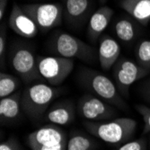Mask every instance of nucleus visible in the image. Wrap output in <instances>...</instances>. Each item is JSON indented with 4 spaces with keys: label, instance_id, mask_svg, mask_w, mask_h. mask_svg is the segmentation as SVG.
<instances>
[{
    "label": "nucleus",
    "instance_id": "1",
    "mask_svg": "<svg viewBox=\"0 0 150 150\" xmlns=\"http://www.w3.org/2000/svg\"><path fill=\"white\" fill-rule=\"evenodd\" d=\"M137 121L131 118H116L106 121L86 120L84 126L90 135L111 145H122L135 134Z\"/></svg>",
    "mask_w": 150,
    "mask_h": 150
},
{
    "label": "nucleus",
    "instance_id": "2",
    "mask_svg": "<svg viewBox=\"0 0 150 150\" xmlns=\"http://www.w3.org/2000/svg\"><path fill=\"white\" fill-rule=\"evenodd\" d=\"M62 89L43 83H33L22 93L23 112L33 121L44 118L51 103L61 93Z\"/></svg>",
    "mask_w": 150,
    "mask_h": 150
},
{
    "label": "nucleus",
    "instance_id": "3",
    "mask_svg": "<svg viewBox=\"0 0 150 150\" xmlns=\"http://www.w3.org/2000/svg\"><path fill=\"white\" fill-rule=\"evenodd\" d=\"M49 50L56 56L67 59H77L93 63L98 59V51L77 37L62 31L51 34L48 42Z\"/></svg>",
    "mask_w": 150,
    "mask_h": 150
},
{
    "label": "nucleus",
    "instance_id": "4",
    "mask_svg": "<svg viewBox=\"0 0 150 150\" xmlns=\"http://www.w3.org/2000/svg\"><path fill=\"white\" fill-rule=\"evenodd\" d=\"M78 83L93 94L120 110H127L128 105L119 93L115 84L106 76L88 67H82L77 74Z\"/></svg>",
    "mask_w": 150,
    "mask_h": 150
},
{
    "label": "nucleus",
    "instance_id": "5",
    "mask_svg": "<svg viewBox=\"0 0 150 150\" xmlns=\"http://www.w3.org/2000/svg\"><path fill=\"white\" fill-rule=\"evenodd\" d=\"M10 61L12 67L25 84H33L42 78L38 69L37 57L29 45L16 42L10 49Z\"/></svg>",
    "mask_w": 150,
    "mask_h": 150
},
{
    "label": "nucleus",
    "instance_id": "6",
    "mask_svg": "<svg viewBox=\"0 0 150 150\" xmlns=\"http://www.w3.org/2000/svg\"><path fill=\"white\" fill-rule=\"evenodd\" d=\"M67 139L63 129L49 123L30 133L26 142L31 150H67Z\"/></svg>",
    "mask_w": 150,
    "mask_h": 150
},
{
    "label": "nucleus",
    "instance_id": "7",
    "mask_svg": "<svg viewBox=\"0 0 150 150\" xmlns=\"http://www.w3.org/2000/svg\"><path fill=\"white\" fill-rule=\"evenodd\" d=\"M21 6L42 33L50 32L60 25L64 18L63 5L59 3L23 4Z\"/></svg>",
    "mask_w": 150,
    "mask_h": 150
},
{
    "label": "nucleus",
    "instance_id": "8",
    "mask_svg": "<svg viewBox=\"0 0 150 150\" xmlns=\"http://www.w3.org/2000/svg\"><path fill=\"white\" fill-rule=\"evenodd\" d=\"M114 84L122 97H129L130 86L141 78L146 77L150 71L143 69L136 61L120 58L112 67Z\"/></svg>",
    "mask_w": 150,
    "mask_h": 150
},
{
    "label": "nucleus",
    "instance_id": "9",
    "mask_svg": "<svg viewBox=\"0 0 150 150\" xmlns=\"http://www.w3.org/2000/svg\"><path fill=\"white\" fill-rule=\"evenodd\" d=\"M38 69L50 86L61 85L74 69V60L59 56L37 57Z\"/></svg>",
    "mask_w": 150,
    "mask_h": 150
},
{
    "label": "nucleus",
    "instance_id": "10",
    "mask_svg": "<svg viewBox=\"0 0 150 150\" xmlns=\"http://www.w3.org/2000/svg\"><path fill=\"white\" fill-rule=\"evenodd\" d=\"M77 112L89 121H106L117 117V108L92 93H85L77 102Z\"/></svg>",
    "mask_w": 150,
    "mask_h": 150
},
{
    "label": "nucleus",
    "instance_id": "11",
    "mask_svg": "<svg viewBox=\"0 0 150 150\" xmlns=\"http://www.w3.org/2000/svg\"><path fill=\"white\" fill-rule=\"evenodd\" d=\"M9 26L16 33L24 38H33L40 32L33 20L16 3L13 4L10 13Z\"/></svg>",
    "mask_w": 150,
    "mask_h": 150
},
{
    "label": "nucleus",
    "instance_id": "12",
    "mask_svg": "<svg viewBox=\"0 0 150 150\" xmlns=\"http://www.w3.org/2000/svg\"><path fill=\"white\" fill-rule=\"evenodd\" d=\"M92 6L91 0H64V20L69 26H81L89 17Z\"/></svg>",
    "mask_w": 150,
    "mask_h": 150
},
{
    "label": "nucleus",
    "instance_id": "13",
    "mask_svg": "<svg viewBox=\"0 0 150 150\" xmlns=\"http://www.w3.org/2000/svg\"><path fill=\"white\" fill-rule=\"evenodd\" d=\"M76 107L72 101H60L51 105L44 115V120L50 124L67 126L75 120Z\"/></svg>",
    "mask_w": 150,
    "mask_h": 150
},
{
    "label": "nucleus",
    "instance_id": "14",
    "mask_svg": "<svg viewBox=\"0 0 150 150\" xmlns=\"http://www.w3.org/2000/svg\"><path fill=\"white\" fill-rule=\"evenodd\" d=\"M120 56V46L116 40L108 34L99 38L98 60L103 70H109L114 66Z\"/></svg>",
    "mask_w": 150,
    "mask_h": 150
},
{
    "label": "nucleus",
    "instance_id": "15",
    "mask_svg": "<svg viewBox=\"0 0 150 150\" xmlns=\"http://www.w3.org/2000/svg\"><path fill=\"white\" fill-rule=\"evenodd\" d=\"M113 10L107 6H103L95 11L89 18L87 25V36L93 42L103 35L113 17Z\"/></svg>",
    "mask_w": 150,
    "mask_h": 150
},
{
    "label": "nucleus",
    "instance_id": "16",
    "mask_svg": "<svg viewBox=\"0 0 150 150\" xmlns=\"http://www.w3.org/2000/svg\"><path fill=\"white\" fill-rule=\"evenodd\" d=\"M22 93L23 92L17 91L0 100V118L2 125L13 123L20 118L23 112Z\"/></svg>",
    "mask_w": 150,
    "mask_h": 150
},
{
    "label": "nucleus",
    "instance_id": "17",
    "mask_svg": "<svg viewBox=\"0 0 150 150\" xmlns=\"http://www.w3.org/2000/svg\"><path fill=\"white\" fill-rule=\"evenodd\" d=\"M120 6L140 25L150 23V0H120Z\"/></svg>",
    "mask_w": 150,
    "mask_h": 150
},
{
    "label": "nucleus",
    "instance_id": "18",
    "mask_svg": "<svg viewBox=\"0 0 150 150\" xmlns=\"http://www.w3.org/2000/svg\"><path fill=\"white\" fill-rule=\"evenodd\" d=\"M131 16H120L115 20L113 32L117 38L123 43L129 44L139 36V26Z\"/></svg>",
    "mask_w": 150,
    "mask_h": 150
},
{
    "label": "nucleus",
    "instance_id": "19",
    "mask_svg": "<svg viewBox=\"0 0 150 150\" xmlns=\"http://www.w3.org/2000/svg\"><path fill=\"white\" fill-rule=\"evenodd\" d=\"M97 146V142L89 135L74 129L70 132L67 139V150H95Z\"/></svg>",
    "mask_w": 150,
    "mask_h": 150
},
{
    "label": "nucleus",
    "instance_id": "20",
    "mask_svg": "<svg viewBox=\"0 0 150 150\" xmlns=\"http://www.w3.org/2000/svg\"><path fill=\"white\" fill-rule=\"evenodd\" d=\"M21 86L20 80L13 75L1 73L0 74V97L5 98L19 91Z\"/></svg>",
    "mask_w": 150,
    "mask_h": 150
},
{
    "label": "nucleus",
    "instance_id": "21",
    "mask_svg": "<svg viewBox=\"0 0 150 150\" xmlns=\"http://www.w3.org/2000/svg\"><path fill=\"white\" fill-rule=\"evenodd\" d=\"M136 62L150 71V40H141L135 48Z\"/></svg>",
    "mask_w": 150,
    "mask_h": 150
},
{
    "label": "nucleus",
    "instance_id": "22",
    "mask_svg": "<svg viewBox=\"0 0 150 150\" xmlns=\"http://www.w3.org/2000/svg\"><path fill=\"white\" fill-rule=\"evenodd\" d=\"M116 150H147L146 140L145 138H140L135 140L128 141L120 145Z\"/></svg>",
    "mask_w": 150,
    "mask_h": 150
},
{
    "label": "nucleus",
    "instance_id": "23",
    "mask_svg": "<svg viewBox=\"0 0 150 150\" xmlns=\"http://www.w3.org/2000/svg\"><path fill=\"white\" fill-rule=\"evenodd\" d=\"M136 110L142 116L144 120L143 134L150 133V107H147L144 104H137Z\"/></svg>",
    "mask_w": 150,
    "mask_h": 150
},
{
    "label": "nucleus",
    "instance_id": "24",
    "mask_svg": "<svg viewBox=\"0 0 150 150\" xmlns=\"http://www.w3.org/2000/svg\"><path fill=\"white\" fill-rule=\"evenodd\" d=\"M139 93L146 103L150 104V76L139 85Z\"/></svg>",
    "mask_w": 150,
    "mask_h": 150
},
{
    "label": "nucleus",
    "instance_id": "25",
    "mask_svg": "<svg viewBox=\"0 0 150 150\" xmlns=\"http://www.w3.org/2000/svg\"><path fill=\"white\" fill-rule=\"evenodd\" d=\"M6 47V27L5 24H1V28H0V59H1L2 67L5 62Z\"/></svg>",
    "mask_w": 150,
    "mask_h": 150
},
{
    "label": "nucleus",
    "instance_id": "26",
    "mask_svg": "<svg viewBox=\"0 0 150 150\" xmlns=\"http://www.w3.org/2000/svg\"><path fill=\"white\" fill-rule=\"evenodd\" d=\"M0 150H22V146L16 137H10L1 143Z\"/></svg>",
    "mask_w": 150,
    "mask_h": 150
},
{
    "label": "nucleus",
    "instance_id": "27",
    "mask_svg": "<svg viewBox=\"0 0 150 150\" xmlns=\"http://www.w3.org/2000/svg\"><path fill=\"white\" fill-rule=\"evenodd\" d=\"M6 6H7V3L0 2V19H1V20L4 18V15H5L6 9Z\"/></svg>",
    "mask_w": 150,
    "mask_h": 150
},
{
    "label": "nucleus",
    "instance_id": "28",
    "mask_svg": "<svg viewBox=\"0 0 150 150\" xmlns=\"http://www.w3.org/2000/svg\"><path fill=\"white\" fill-rule=\"evenodd\" d=\"M108 1V0H99V2L101 3V4H104V3H106Z\"/></svg>",
    "mask_w": 150,
    "mask_h": 150
},
{
    "label": "nucleus",
    "instance_id": "29",
    "mask_svg": "<svg viewBox=\"0 0 150 150\" xmlns=\"http://www.w3.org/2000/svg\"><path fill=\"white\" fill-rule=\"evenodd\" d=\"M0 2H5V3H7L8 0H0Z\"/></svg>",
    "mask_w": 150,
    "mask_h": 150
},
{
    "label": "nucleus",
    "instance_id": "30",
    "mask_svg": "<svg viewBox=\"0 0 150 150\" xmlns=\"http://www.w3.org/2000/svg\"><path fill=\"white\" fill-rule=\"evenodd\" d=\"M149 147H150V138H149Z\"/></svg>",
    "mask_w": 150,
    "mask_h": 150
},
{
    "label": "nucleus",
    "instance_id": "31",
    "mask_svg": "<svg viewBox=\"0 0 150 150\" xmlns=\"http://www.w3.org/2000/svg\"></svg>",
    "mask_w": 150,
    "mask_h": 150
}]
</instances>
